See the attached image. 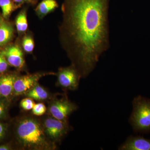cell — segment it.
Masks as SVG:
<instances>
[{
    "label": "cell",
    "instance_id": "1",
    "mask_svg": "<svg viewBox=\"0 0 150 150\" xmlns=\"http://www.w3.org/2000/svg\"><path fill=\"white\" fill-rule=\"evenodd\" d=\"M110 0H64L59 26L61 46L80 73L86 77L110 47Z\"/></svg>",
    "mask_w": 150,
    "mask_h": 150
},
{
    "label": "cell",
    "instance_id": "2",
    "mask_svg": "<svg viewBox=\"0 0 150 150\" xmlns=\"http://www.w3.org/2000/svg\"><path fill=\"white\" fill-rule=\"evenodd\" d=\"M15 136L23 149L51 150L56 148L46 136L42 121L35 117L25 116L20 119L16 127Z\"/></svg>",
    "mask_w": 150,
    "mask_h": 150
},
{
    "label": "cell",
    "instance_id": "3",
    "mask_svg": "<svg viewBox=\"0 0 150 150\" xmlns=\"http://www.w3.org/2000/svg\"><path fill=\"white\" fill-rule=\"evenodd\" d=\"M133 111L130 118L134 130L150 131V100L139 96L133 101Z\"/></svg>",
    "mask_w": 150,
    "mask_h": 150
},
{
    "label": "cell",
    "instance_id": "4",
    "mask_svg": "<svg viewBox=\"0 0 150 150\" xmlns=\"http://www.w3.org/2000/svg\"><path fill=\"white\" fill-rule=\"evenodd\" d=\"M77 109L76 105L70 101L66 95L61 98H51L48 105V112L54 118L68 122L69 115Z\"/></svg>",
    "mask_w": 150,
    "mask_h": 150
},
{
    "label": "cell",
    "instance_id": "5",
    "mask_svg": "<svg viewBox=\"0 0 150 150\" xmlns=\"http://www.w3.org/2000/svg\"><path fill=\"white\" fill-rule=\"evenodd\" d=\"M44 132L52 143L61 142L69 131L68 122H64L54 118L48 116L42 121Z\"/></svg>",
    "mask_w": 150,
    "mask_h": 150
},
{
    "label": "cell",
    "instance_id": "6",
    "mask_svg": "<svg viewBox=\"0 0 150 150\" xmlns=\"http://www.w3.org/2000/svg\"><path fill=\"white\" fill-rule=\"evenodd\" d=\"M56 75L57 85L65 91H74L78 88L81 76L73 65L60 67Z\"/></svg>",
    "mask_w": 150,
    "mask_h": 150
},
{
    "label": "cell",
    "instance_id": "7",
    "mask_svg": "<svg viewBox=\"0 0 150 150\" xmlns=\"http://www.w3.org/2000/svg\"><path fill=\"white\" fill-rule=\"evenodd\" d=\"M56 75V73L52 72H39L18 76L14 84L13 96H18L24 95L38 83V81L41 78L48 75Z\"/></svg>",
    "mask_w": 150,
    "mask_h": 150
},
{
    "label": "cell",
    "instance_id": "8",
    "mask_svg": "<svg viewBox=\"0 0 150 150\" xmlns=\"http://www.w3.org/2000/svg\"><path fill=\"white\" fill-rule=\"evenodd\" d=\"M9 65L18 70L23 69L25 66L24 53L22 48L17 44L9 45L0 51Z\"/></svg>",
    "mask_w": 150,
    "mask_h": 150
},
{
    "label": "cell",
    "instance_id": "9",
    "mask_svg": "<svg viewBox=\"0 0 150 150\" xmlns=\"http://www.w3.org/2000/svg\"><path fill=\"white\" fill-rule=\"evenodd\" d=\"M18 76L16 74H8L0 77V98H8L13 96L14 84Z\"/></svg>",
    "mask_w": 150,
    "mask_h": 150
},
{
    "label": "cell",
    "instance_id": "10",
    "mask_svg": "<svg viewBox=\"0 0 150 150\" xmlns=\"http://www.w3.org/2000/svg\"><path fill=\"white\" fill-rule=\"evenodd\" d=\"M122 150H150V139L141 137H130L119 148Z\"/></svg>",
    "mask_w": 150,
    "mask_h": 150
},
{
    "label": "cell",
    "instance_id": "11",
    "mask_svg": "<svg viewBox=\"0 0 150 150\" xmlns=\"http://www.w3.org/2000/svg\"><path fill=\"white\" fill-rule=\"evenodd\" d=\"M14 34L13 24L0 16V48L4 47L12 40Z\"/></svg>",
    "mask_w": 150,
    "mask_h": 150
},
{
    "label": "cell",
    "instance_id": "12",
    "mask_svg": "<svg viewBox=\"0 0 150 150\" xmlns=\"http://www.w3.org/2000/svg\"><path fill=\"white\" fill-rule=\"evenodd\" d=\"M58 7L59 4L56 0H42L36 6L34 11L38 18L42 19Z\"/></svg>",
    "mask_w": 150,
    "mask_h": 150
},
{
    "label": "cell",
    "instance_id": "13",
    "mask_svg": "<svg viewBox=\"0 0 150 150\" xmlns=\"http://www.w3.org/2000/svg\"><path fill=\"white\" fill-rule=\"evenodd\" d=\"M24 95L37 101H43L51 98V95L46 88L38 83Z\"/></svg>",
    "mask_w": 150,
    "mask_h": 150
},
{
    "label": "cell",
    "instance_id": "14",
    "mask_svg": "<svg viewBox=\"0 0 150 150\" xmlns=\"http://www.w3.org/2000/svg\"><path fill=\"white\" fill-rule=\"evenodd\" d=\"M27 13V8H23L19 13L16 18V26L19 36L24 35L28 28Z\"/></svg>",
    "mask_w": 150,
    "mask_h": 150
},
{
    "label": "cell",
    "instance_id": "15",
    "mask_svg": "<svg viewBox=\"0 0 150 150\" xmlns=\"http://www.w3.org/2000/svg\"><path fill=\"white\" fill-rule=\"evenodd\" d=\"M13 0H0V8L1 9L2 16L5 19H8L11 14L22 7Z\"/></svg>",
    "mask_w": 150,
    "mask_h": 150
},
{
    "label": "cell",
    "instance_id": "16",
    "mask_svg": "<svg viewBox=\"0 0 150 150\" xmlns=\"http://www.w3.org/2000/svg\"><path fill=\"white\" fill-rule=\"evenodd\" d=\"M22 48L27 54H32L35 46L33 35L30 33H28L23 35L21 41Z\"/></svg>",
    "mask_w": 150,
    "mask_h": 150
},
{
    "label": "cell",
    "instance_id": "17",
    "mask_svg": "<svg viewBox=\"0 0 150 150\" xmlns=\"http://www.w3.org/2000/svg\"><path fill=\"white\" fill-rule=\"evenodd\" d=\"M47 108L46 105L42 103L35 104L32 109V112L33 115L36 116H40L46 113Z\"/></svg>",
    "mask_w": 150,
    "mask_h": 150
},
{
    "label": "cell",
    "instance_id": "18",
    "mask_svg": "<svg viewBox=\"0 0 150 150\" xmlns=\"http://www.w3.org/2000/svg\"><path fill=\"white\" fill-rule=\"evenodd\" d=\"M34 100L30 98L26 97L22 100L20 102V106L25 110H32L35 103Z\"/></svg>",
    "mask_w": 150,
    "mask_h": 150
},
{
    "label": "cell",
    "instance_id": "19",
    "mask_svg": "<svg viewBox=\"0 0 150 150\" xmlns=\"http://www.w3.org/2000/svg\"><path fill=\"white\" fill-rule=\"evenodd\" d=\"M9 65L3 54L0 53V74L6 72L8 69Z\"/></svg>",
    "mask_w": 150,
    "mask_h": 150
},
{
    "label": "cell",
    "instance_id": "20",
    "mask_svg": "<svg viewBox=\"0 0 150 150\" xmlns=\"http://www.w3.org/2000/svg\"><path fill=\"white\" fill-rule=\"evenodd\" d=\"M7 113L6 105L1 101H0V119L6 118Z\"/></svg>",
    "mask_w": 150,
    "mask_h": 150
},
{
    "label": "cell",
    "instance_id": "21",
    "mask_svg": "<svg viewBox=\"0 0 150 150\" xmlns=\"http://www.w3.org/2000/svg\"><path fill=\"white\" fill-rule=\"evenodd\" d=\"M6 130V126L3 123H0V141L5 136Z\"/></svg>",
    "mask_w": 150,
    "mask_h": 150
},
{
    "label": "cell",
    "instance_id": "22",
    "mask_svg": "<svg viewBox=\"0 0 150 150\" xmlns=\"http://www.w3.org/2000/svg\"><path fill=\"white\" fill-rule=\"evenodd\" d=\"M11 147L7 145H3L0 146V150H11Z\"/></svg>",
    "mask_w": 150,
    "mask_h": 150
},
{
    "label": "cell",
    "instance_id": "23",
    "mask_svg": "<svg viewBox=\"0 0 150 150\" xmlns=\"http://www.w3.org/2000/svg\"><path fill=\"white\" fill-rule=\"evenodd\" d=\"M15 3L18 4L20 5L23 6L25 3V0H13Z\"/></svg>",
    "mask_w": 150,
    "mask_h": 150
},
{
    "label": "cell",
    "instance_id": "24",
    "mask_svg": "<svg viewBox=\"0 0 150 150\" xmlns=\"http://www.w3.org/2000/svg\"><path fill=\"white\" fill-rule=\"evenodd\" d=\"M39 0H28V4L32 6H35L37 4Z\"/></svg>",
    "mask_w": 150,
    "mask_h": 150
}]
</instances>
